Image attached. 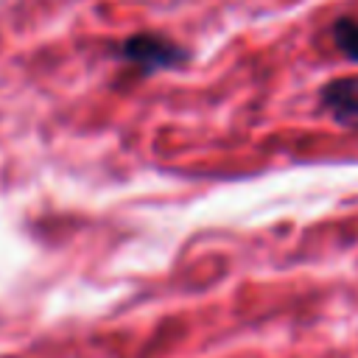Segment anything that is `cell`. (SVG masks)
<instances>
[{"label":"cell","instance_id":"1","mask_svg":"<svg viewBox=\"0 0 358 358\" xmlns=\"http://www.w3.org/2000/svg\"><path fill=\"white\" fill-rule=\"evenodd\" d=\"M117 53L126 62H131L134 67H140L143 73L171 70V67L185 62V50L159 34H134L120 45Z\"/></svg>","mask_w":358,"mask_h":358},{"label":"cell","instance_id":"2","mask_svg":"<svg viewBox=\"0 0 358 358\" xmlns=\"http://www.w3.org/2000/svg\"><path fill=\"white\" fill-rule=\"evenodd\" d=\"M322 103L344 126H358V78H336L322 87Z\"/></svg>","mask_w":358,"mask_h":358},{"label":"cell","instance_id":"3","mask_svg":"<svg viewBox=\"0 0 358 358\" xmlns=\"http://www.w3.org/2000/svg\"><path fill=\"white\" fill-rule=\"evenodd\" d=\"M333 42L336 48L350 59V62H358V20L352 17H338L333 22Z\"/></svg>","mask_w":358,"mask_h":358}]
</instances>
